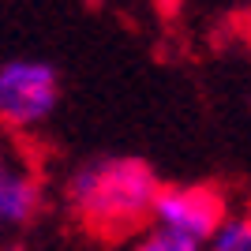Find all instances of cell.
I'll return each mask as SVG.
<instances>
[{
	"instance_id": "6da1fadb",
	"label": "cell",
	"mask_w": 251,
	"mask_h": 251,
	"mask_svg": "<svg viewBox=\"0 0 251 251\" xmlns=\"http://www.w3.org/2000/svg\"><path fill=\"white\" fill-rule=\"evenodd\" d=\"M161 188L157 173L131 154H101L75 165L64 199L75 221L98 240H127L150 225V206Z\"/></svg>"
},
{
	"instance_id": "7a4b0ae2",
	"label": "cell",
	"mask_w": 251,
	"mask_h": 251,
	"mask_svg": "<svg viewBox=\"0 0 251 251\" xmlns=\"http://www.w3.org/2000/svg\"><path fill=\"white\" fill-rule=\"evenodd\" d=\"M60 105V75L49 60L15 56L0 64V127L26 131L45 124Z\"/></svg>"
},
{
	"instance_id": "3957f363",
	"label": "cell",
	"mask_w": 251,
	"mask_h": 251,
	"mask_svg": "<svg viewBox=\"0 0 251 251\" xmlns=\"http://www.w3.org/2000/svg\"><path fill=\"white\" fill-rule=\"evenodd\" d=\"M225 218H229V199L218 184H161L150 206V225L180 232L202 248Z\"/></svg>"
},
{
	"instance_id": "277c9868",
	"label": "cell",
	"mask_w": 251,
	"mask_h": 251,
	"mask_svg": "<svg viewBox=\"0 0 251 251\" xmlns=\"http://www.w3.org/2000/svg\"><path fill=\"white\" fill-rule=\"evenodd\" d=\"M42 210V180L26 169L0 173V232L30 225Z\"/></svg>"
},
{
	"instance_id": "5b68a950",
	"label": "cell",
	"mask_w": 251,
	"mask_h": 251,
	"mask_svg": "<svg viewBox=\"0 0 251 251\" xmlns=\"http://www.w3.org/2000/svg\"><path fill=\"white\" fill-rule=\"evenodd\" d=\"M202 251H251V210L229 214Z\"/></svg>"
},
{
	"instance_id": "8992f818",
	"label": "cell",
	"mask_w": 251,
	"mask_h": 251,
	"mask_svg": "<svg viewBox=\"0 0 251 251\" xmlns=\"http://www.w3.org/2000/svg\"><path fill=\"white\" fill-rule=\"evenodd\" d=\"M127 251H202V244L188 240V236H180V232H169V229L150 225L143 236H135V244H131Z\"/></svg>"
},
{
	"instance_id": "52a82bcc",
	"label": "cell",
	"mask_w": 251,
	"mask_h": 251,
	"mask_svg": "<svg viewBox=\"0 0 251 251\" xmlns=\"http://www.w3.org/2000/svg\"><path fill=\"white\" fill-rule=\"evenodd\" d=\"M244 38H248V45H251V15L244 19Z\"/></svg>"
},
{
	"instance_id": "ba28073f",
	"label": "cell",
	"mask_w": 251,
	"mask_h": 251,
	"mask_svg": "<svg viewBox=\"0 0 251 251\" xmlns=\"http://www.w3.org/2000/svg\"><path fill=\"white\" fill-rule=\"evenodd\" d=\"M4 169H8V165H4V147H0V173H4Z\"/></svg>"
},
{
	"instance_id": "9c48e42d",
	"label": "cell",
	"mask_w": 251,
	"mask_h": 251,
	"mask_svg": "<svg viewBox=\"0 0 251 251\" xmlns=\"http://www.w3.org/2000/svg\"><path fill=\"white\" fill-rule=\"evenodd\" d=\"M0 251H4V248H0Z\"/></svg>"
}]
</instances>
